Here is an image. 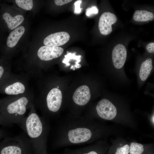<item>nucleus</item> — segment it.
Listing matches in <instances>:
<instances>
[{
  "mask_svg": "<svg viewBox=\"0 0 154 154\" xmlns=\"http://www.w3.org/2000/svg\"><path fill=\"white\" fill-rule=\"evenodd\" d=\"M3 17L7 24L8 27L11 30L17 28L23 22L24 19V17L21 15H17L12 17L7 13H4Z\"/></svg>",
  "mask_w": 154,
  "mask_h": 154,
  "instance_id": "obj_15",
  "label": "nucleus"
},
{
  "mask_svg": "<svg viewBox=\"0 0 154 154\" xmlns=\"http://www.w3.org/2000/svg\"><path fill=\"white\" fill-rule=\"evenodd\" d=\"M96 109L98 116L105 120H112L117 114V111L115 106L110 101L106 99L99 101Z\"/></svg>",
  "mask_w": 154,
  "mask_h": 154,
  "instance_id": "obj_7",
  "label": "nucleus"
},
{
  "mask_svg": "<svg viewBox=\"0 0 154 154\" xmlns=\"http://www.w3.org/2000/svg\"><path fill=\"white\" fill-rule=\"evenodd\" d=\"M0 154H34L31 144L26 134L7 137L0 142Z\"/></svg>",
  "mask_w": 154,
  "mask_h": 154,
  "instance_id": "obj_6",
  "label": "nucleus"
},
{
  "mask_svg": "<svg viewBox=\"0 0 154 154\" xmlns=\"http://www.w3.org/2000/svg\"><path fill=\"white\" fill-rule=\"evenodd\" d=\"M145 148L142 144L132 142L129 146V154H143Z\"/></svg>",
  "mask_w": 154,
  "mask_h": 154,
  "instance_id": "obj_19",
  "label": "nucleus"
},
{
  "mask_svg": "<svg viewBox=\"0 0 154 154\" xmlns=\"http://www.w3.org/2000/svg\"><path fill=\"white\" fill-rule=\"evenodd\" d=\"M25 28L23 26L17 27L9 35L7 41V46L10 48L15 47L24 34Z\"/></svg>",
  "mask_w": 154,
  "mask_h": 154,
  "instance_id": "obj_14",
  "label": "nucleus"
},
{
  "mask_svg": "<svg viewBox=\"0 0 154 154\" xmlns=\"http://www.w3.org/2000/svg\"><path fill=\"white\" fill-rule=\"evenodd\" d=\"M120 146L117 147L113 154H129V145L127 144L122 146L120 145Z\"/></svg>",
  "mask_w": 154,
  "mask_h": 154,
  "instance_id": "obj_22",
  "label": "nucleus"
},
{
  "mask_svg": "<svg viewBox=\"0 0 154 154\" xmlns=\"http://www.w3.org/2000/svg\"><path fill=\"white\" fill-rule=\"evenodd\" d=\"M16 4L21 8L26 10H31L33 7V2L32 0H16Z\"/></svg>",
  "mask_w": 154,
  "mask_h": 154,
  "instance_id": "obj_20",
  "label": "nucleus"
},
{
  "mask_svg": "<svg viewBox=\"0 0 154 154\" xmlns=\"http://www.w3.org/2000/svg\"><path fill=\"white\" fill-rule=\"evenodd\" d=\"M31 79L23 73L16 74L11 71L0 81V94L16 96L29 93L32 91L29 86Z\"/></svg>",
  "mask_w": 154,
  "mask_h": 154,
  "instance_id": "obj_4",
  "label": "nucleus"
},
{
  "mask_svg": "<svg viewBox=\"0 0 154 154\" xmlns=\"http://www.w3.org/2000/svg\"><path fill=\"white\" fill-rule=\"evenodd\" d=\"M98 10L96 6H92L89 7L86 10V14L87 16L90 17L93 15L97 14L98 13Z\"/></svg>",
  "mask_w": 154,
  "mask_h": 154,
  "instance_id": "obj_23",
  "label": "nucleus"
},
{
  "mask_svg": "<svg viewBox=\"0 0 154 154\" xmlns=\"http://www.w3.org/2000/svg\"><path fill=\"white\" fill-rule=\"evenodd\" d=\"M101 148L96 146H86L74 149H66L63 154H102L104 151Z\"/></svg>",
  "mask_w": 154,
  "mask_h": 154,
  "instance_id": "obj_13",
  "label": "nucleus"
},
{
  "mask_svg": "<svg viewBox=\"0 0 154 154\" xmlns=\"http://www.w3.org/2000/svg\"><path fill=\"white\" fill-rule=\"evenodd\" d=\"M117 21L115 14L110 12L104 13L100 16L98 23V28L100 33L105 35H109L112 31V25Z\"/></svg>",
  "mask_w": 154,
  "mask_h": 154,
  "instance_id": "obj_9",
  "label": "nucleus"
},
{
  "mask_svg": "<svg viewBox=\"0 0 154 154\" xmlns=\"http://www.w3.org/2000/svg\"><path fill=\"white\" fill-rule=\"evenodd\" d=\"M59 87L58 86H57V88H59Z\"/></svg>",
  "mask_w": 154,
  "mask_h": 154,
  "instance_id": "obj_30",
  "label": "nucleus"
},
{
  "mask_svg": "<svg viewBox=\"0 0 154 154\" xmlns=\"http://www.w3.org/2000/svg\"><path fill=\"white\" fill-rule=\"evenodd\" d=\"M62 100V92L56 87L50 90L44 98L34 100V105L36 109L41 110L42 116L49 119L56 116L60 109Z\"/></svg>",
  "mask_w": 154,
  "mask_h": 154,
  "instance_id": "obj_5",
  "label": "nucleus"
},
{
  "mask_svg": "<svg viewBox=\"0 0 154 154\" xmlns=\"http://www.w3.org/2000/svg\"><path fill=\"white\" fill-rule=\"evenodd\" d=\"M18 124L29 140L34 154H48L47 138L50 130L49 119L39 116L34 105Z\"/></svg>",
  "mask_w": 154,
  "mask_h": 154,
  "instance_id": "obj_2",
  "label": "nucleus"
},
{
  "mask_svg": "<svg viewBox=\"0 0 154 154\" xmlns=\"http://www.w3.org/2000/svg\"><path fill=\"white\" fill-rule=\"evenodd\" d=\"M0 125L4 127H10V126L9 124L6 122L3 117L0 110Z\"/></svg>",
  "mask_w": 154,
  "mask_h": 154,
  "instance_id": "obj_26",
  "label": "nucleus"
},
{
  "mask_svg": "<svg viewBox=\"0 0 154 154\" xmlns=\"http://www.w3.org/2000/svg\"><path fill=\"white\" fill-rule=\"evenodd\" d=\"M91 98L90 89L86 85L82 86L78 88L72 96L74 104L79 106H84L89 102Z\"/></svg>",
  "mask_w": 154,
  "mask_h": 154,
  "instance_id": "obj_11",
  "label": "nucleus"
},
{
  "mask_svg": "<svg viewBox=\"0 0 154 154\" xmlns=\"http://www.w3.org/2000/svg\"><path fill=\"white\" fill-rule=\"evenodd\" d=\"M76 52L73 53H68L66 55H64V58L62 61V62L65 64L67 66H69V63L71 62H74V61H77L80 62L81 61V55H76ZM80 68L81 67V65L74 62Z\"/></svg>",
  "mask_w": 154,
  "mask_h": 154,
  "instance_id": "obj_18",
  "label": "nucleus"
},
{
  "mask_svg": "<svg viewBox=\"0 0 154 154\" xmlns=\"http://www.w3.org/2000/svg\"><path fill=\"white\" fill-rule=\"evenodd\" d=\"M82 2L81 0H79L76 1L74 3L75 9L74 13L76 14H80L81 11L82 9L80 7V5Z\"/></svg>",
  "mask_w": 154,
  "mask_h": 154,
  "instance_id": "obj_24",
  "label": "nucleus"
},
{
  "mask_svg": "<svg viewBox=\"0 0 154 154\" xmlns=\"http://www.w3.org/2000/svg\"><path fill=\"white\" fill-rule=\"evenodd\" d=\"M72 0H55L54 1L55 4L58 6H61L68 3Z\"/></svg>",
  "mask_w": 154,
  "mask_h": 154,
  "instance_id": "obj_25",
  "label": "nucleus"
},
{
  "mask_svg": "<svg viewBox=\"0 0 154 154\" xmlns=\"http://www.w3.org/2000/svg\"><path fill=\"white\" fill-rule=\"evenodd\" d=\"M70 38V35L66 32H57L47 36L44 39L43 43L46 46L58 47L67 43Z\"/></svg>",
  "mask_w": 154,
  "mask_h": 154,
  "instance_id": "obj_10",
  "label": "nucleus"
},
{
  "mask_svg": "<svg viewBox=\"0 0 154 154\" xmlns=\"http://www.w3.org/2000/svg\"><path fill=\"white\" fill-rule=\"evenodd\" d=\"M90 118L70 114L60 118L54 127L52 146L54 148L83 145L94 137Z\"/></svg>",
  "mask_w": 154,
  "mask_h": 154,
  "instance_id": "obj_1",
  "label": "nucleus"
},
{
  "mask_svg": "<svg viewBox=\"0 0 154 154\" xmlns=\"http://www.w3.org/2000/svg\"><path fill=\"white\" fill-rule=\"evenodd\" d=\"M133 18L135 21H147L153 20L154 18V15L152 13L146 10H137L135 12Z\"/></svg>",
  "mask_w": 154,
  "mask_h": 154,
  "instance_id": "obj_17",
  "label": "nucleus"
},
{
  "mask_svg": "<svg viewBox=\"0 0 154 154\" xmlns=\"http://www.w3.org/2000/svg\"><path fill=\"white\" fill-rule=\"evenodd\" d=\"M63 51L64 49L61 47L44 46L38 49L37 55L40 60L48 61L58 57Z\"/></svg>",
  "mask_w": 154,
  "mask_h": 154,
  "instance_id": "obj_8",
  "label": "nucleus"
},
{
  "mask_svg": "<svg viewBox=\"0 0 154 154\" xmlns=\"http://www.w3.org/2000/svg\"><path fill=\"white\" fill-rule=\"evenodd\" d=\"M152 121L153 122V123H154V116H153V117Z\"/></svg>",
  "mask_w": 154,
  "mask_h": 154,
  "instance_id": "obj_29",
  "label": "nucleus"
},
{
  "mask_svg": "<svg viewBox=\"0 0 154 154\" xmlns=\"http://www.w3.org/2000/svg\"><path fill=\"white\" fill-rule=\"evenodd\" d=\"M147 51L150 53H152L154 51V43L151 42L148 44L146 47Z\"/></svg>",
  "mask_w": 154,
  "mask_h": 154,
  "instance_id": "obj_27",
  "label": "nucleus"
},
{
  "mask_svg": "<svg viewBox=\"0 0 154 154\" xmlns=\"http://www.w3.org/2000/svg\"><path fill=\"white\" fill-rule=\"evenodd\" d=\"M11 71L9 64L0 62V81L6 74Z\"/></svg>",
  "mask_w": 154,
  "mask_h": 154,
  "instance_id": "obj_21",
  "label": "nucleus"
},
{
  "mask_svg": "<svg viewBox=\"0 0 154 154\" xmlns=\"http://www.w3.org/2000/svg\"><path fill=\"white\" fill-rule=\"evenodd\" d=\"M34 102L32 90L24 94L7 96L0 99L1 112L11 126L13 124L19 123L24 119L27 110L34 105Z\"/></svg>",
  "mask_w": 154,
  "mask_h": 154,
  "instance_id": "obj_3",
  "label": "nucleus"
},
{
  "mask_svg": "<svg viewBox=\"0 0 154 154\" xmlns=\"http://www.w3.org/2000/svg\"><path fill=\"white\" fill-rule=\"evenodd\" d=\"M152 63V59L149 58L141 64L139 72V76L141 80L145 81L150 74L153 68Z\"/></svg>",
  "mask_w": 154,
  "mask_h": 154,
  "instance_id": "obj_16",
  "label": "nucleus"
},
{
  "mask_svg": "<svg viewBox=\"0 0 154 154\" xmlns=\"http://www.w3.org/2000/svg\"><path fill=\"white\" fill-rule=\"evenodd\" d=\"M127 56L126 49L123 45L119 44L116 45L113 50L112 54L114 67L117 69L122 68L125 62Z\"/></svg>",
  "mask_w": 154,
  "mask_h": 154,
  "instance_id": "obj_12",
  "label": "nucleus"
},
{
  "mask_svg": "<svg viewBox=\"0 0 154 154\" xmlns=\"http://www.w3.org/2000/svg\"><path fill=\"white\" fill-rule=\"evenodd\" d=\"M7 134L6 131L0 128V142L4 138L7 137Z\"/></svg>",
  "mask_w": 154,
  "mask_h": 154,
  "instance_id": "obj_28",
  "label": "nucleus"
}]
</instances>
